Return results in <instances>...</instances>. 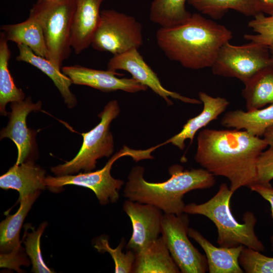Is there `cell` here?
I'll return each instance as SVG.
<instances>
[{
  "mask_svg": "<svg viewBox=\"0 0 273 273\" xmlns=\"http://www.w3.org/2000/svg\"><path fill=\"white\" fill-rule=\"evenodd\" d=\"M154 150L153 147L145 150H135L124 146L100 170L76 175L67 174L56 177L48 175L45 178V184L47 187L54 191L70 185L87 188L94 192L101 204L115 203L119 199V191L124 182L112 176L111 169L114 162L119 158L126 156L132 157L136 161L152 159L151 153Z\"/></svg>",
  "mask_w": 273,
  "mask_h": 273,
  "instance_id": "cell-7",
  "label": "cell"
},
{
  "mask_svg": "<svg viewBox=\"0 0 273 273\" xmlns=\"http://www.w3.org/2000/svg\"><path fill=\"white\" fill-rule=\"evenodd\" d=\"M267 146L245 130L206 128L198 134L194 158L214 176L227 178L235 192L255 184L258 157Z\"/></svg>",
  "mask_w": 273,
  "mask_h": 273,
  "instance_id": "cell-1",
  "label": "cell"
},
{
  "mask_svg": "<svg viewBox=\"0 0 273 273\" xmlns=\"http://www.w3.org/2000/svg\"><path fill=\"white\" fill-rule=\"evenodd\" d=\"M180 270L161 236L135 253L132 272L178 273Z\"/></svg>",
  "mask_w": 273,
  "mask_h": 273,
  "instance_id": "cell-19",
  "label": "cell"
},
{
  "mask_svg": "<svg viewBox=\"0 0 273 273\" xmlns=\"http://www.w3.org/2000/svg\"><path fill=\"white\" fill-rule=\"evenodd\" d=\"M188 236L193 239L204 251L210 273H243L239 258L244 247H217L198 231L189 228Z\"/></svg>",
  "mask_w": 273,
  "mask_h": 273,
  "instance_id": "cell-18",
  "label": "cell"
},
{
  "mask_svg": "<svg viewBox=\"0 0 273 273\" xmlns=\"http://www.w3.org/2000/svg\"><path fill=\"white\" fill-rule=\"evenodd\" d=\"M18 61L25 62L36 67L53 81L64 99L65 104L70 109L77 104L75 96L70 89L73 83L71 80L61 70H58L48 59L36 55L30 48L23 44H17Z\"/></svg>",
  "mask_w": 273,
  "mask_h": 273,
  "instance_id": "cell-21",
  "label": "cell"
},
{
  "mask_svg": "<svg viewBox=\"0 0 273 273\" xmlns=\"http://www.w3.org/2000/svg\"><path fill=\"white\" fill-rule=\"evenodd\" d=\"M188 0H153L150 9V20L160 27L181 24L192 16L186 8Z\"/></svg>",
  "mask_w": 273,
  "mask_h": 273,
  "instance_id": "cell-27",
  "label": "cell"
},
{
  "mask_svg": "<svg viewBox=\"0 0 273 273\" xmlns=\"http://www.w3.org/2000/svg\"><path fill=\"white\" fill-rule=\"evenodd\" d=\"M104 0H76L73 16L70 44L76 54L90 45L101 19V5Z\"/></svg>",
  "mask_w": 273,
  "mask_h": 273,
  "instance_id": "cell-15",
  "label": "cell"
},
{
  "mask_svg": "<svg viewBox=\"0 0 273 273\" xmlns=\"http://www.w3.org/2000/svg\"><path fill=\"white\" fill-rule=\"evenodd\" d=\"M251 191L259 194L270 204L271 217L273 219V188L271 184L264 185L255 184L250 187ZM271 250L273 251V235L270 238Z\"/></svg>",
  "mask_w": 273,
  "mask_h": 273,
  "instance_id": "cell-34",
  "label": "cell"
},
{
  "mask_svg": "<svg viewBox=\"0 0 273 273\" xmlns=\"http://www.w3.org/2000/svg\"><path fill=\"white\" fill-rule=\"evenodd\" d=\"M256 8L259 13L273 14V0H254Z\"/></svg>",
  "mask_w": 273,
  "mask_h": 273,
  "instance_id": "cell-35",
  "label": "cell"
},
{
  "mask_svg": "<svg viewBox=\"0 0 273 273\" xmlns=\"http://www.w3.org/2000/svg\"><path fill=\"white\" fill-rule=\"evenodd\" d=\"M234 193L226 184L222 183L210 200L201 204L191 203L185 205L184 212L202 215L210 219L217 228V242L220 247L243 245L259 252L264 251L265 247L255 232L257 220L254 214L250 211L245 212L243 223L237 221L233 216L230 203Z\"/></svg>",
  "mask_w": 273,
  "mask_h": 273,
  "instance_id": "cell-4",
  "label": "cell"
},
{
  "mask_svg": "<svg viewBox=\"0 0 273 273\" xmlns=\"http://www.w3.org/2000/svg\"><path fill=\"white\" fill-rule=\"evenodd\" d=\"M107 69L116 72L121 70L129 72L133 78L151 88L162 97L168 105L173 104L169 97L187 103H202L200 100L185 97L177 93L166 89L162 85L157 74L145 61L138 49H132L122 54L113 56L107 64Z\"/></svg>",
  "mask_w": 273,
  "mask_h": 273,
  "instance_id": "cell-11",
  "label": "cell"
},
{
  "mask_svg": "<svg viewBox=\"0 0 273 273\" xmlns=\"http://www.w3.org/2000/svg\"><path fill=\"white\" fill-rule=\"evenodd\" d=\"M40 194V191L31 193L20 201L16 213L9 215L0 223V250L7 253L20 246V232L24 220L33 204Z\"/></svg>",
  "mask_w": 273,
  "mask_h": 273,
  "instance_id": "cell-23",
  "label": "cell"
},
{
  "mask_svg": "<svg viewBox=\"0 0 273 273\" xmlns=\"http://www.w3.org/2000/svg\"><path fill=\"white\" fill-rule=\"evenodd\" d=\"M190 220L186 213H164L161 220L162 237L171 257L182 273H204L208 270L207 258L189 240Z\"/></svg>",
  "mask_w": 273,
  "mask_h": 273,
  "instance_id": "cell-10",
  "label": "cell"
},
{
  "mask_svg": "<svg viewBox=\"0 0 273 273\" xmlns=\"http://www.w3.org/2000/svg\"><path fill=\"white\" fill-rule=\"evenodd\" d=\"M199 98L203 104L202 111L198 115L189 119L181 130L163 143L164 145L171 143L180 150H184L185 141L190 139L192 143L196 132L216 119L230 105L225 98L213 97L203 92L199 93Z\"/></svg>",
  "mask_w": 273,
  "mask_h": 273,
  "instance_id": "cell-17",
  "label": "cell"
},
{
  "mask_svg": "<svg viewBox=\"0 0 273 273\" xmlns=\"http://www.w3.org/2000/svg\"><path fill=\"white\" fill-rule=\"evenodd\" d=\"M188 3L201 14L215 20L221 19L229 10L246 16L254 17L260 13L254 0H188Z\"/></svg>",
  "mask_w": 273,
  "mask_h": 273,
  "instance_id": "cell-26",
  "label": "cell"
},
{
  "mask_svg": "<svg viewBox=\"0 0 273 273\" xmlns=\"http://www.w3.org/2000/svg\"><path fill=\"white\" fill-rule=\"evenodd\" d=\"M239 264L247 273H273V257L243 247L239 258Z\"/></svg>",
  "mask_w": 273,
  "mask_h": 273,
  "instance_id": "cell-31",
  "label": "cell"
},
{
  "mask_svg": "<svg viewBox=\"0 0 273 273\" xmlns=\"http://www.w3.org/2000/svg\"><path fill=\"white\" fill-rule=\"evenodd\" d=\"M100 14L91 44L95 50L115 56L142 46V25L134 17L112 9L101 11Z\"/></svg>",
  "mask_w": 273,
  "mask_h": 273,
  "instance_id": "cell-8",
  "label": "cell"
},
{
  "mask_svg": "<svg viewBox=\"0 0 273 273\" xmlns=\"http://www.w3.org/2000/svg\"><path fill=\"white\" fill-rule=\"evenodd\" d=\"M48 1H51V0H48Z\"/></svg>",
  "mask_w": 273,
  "mask_h": 273,
  "instance_id": "cell-38",
  "label": "cell"
},
{
  "mask_svg": "<svg viewBox=\"0 0 273 273\" xmlns=\"http://www.w3.org/2000/svg\"><path fill=\"white\" fill-rule=\"evenodd\" d=\"M120 113L116 100L109 101L98 115L100 122L90 131L82 133L83 142L77 155L70 161L51 167L57 176L74 174L82 170L92 171L96 167L97 160L110 157L114 151V141L110 125Z\"/></svg>",
  "mask_w": 273,
  "mask_h": 273,
  "instance_id": "cell-6",
  "label": "cell"
},
{
  "mask_svg": "<svg viewBox=\"0 0 273 273\" xmlns=\"http://www.w3.org/2000/svg\"><path fill=\"white\" fill-rule=\"evenodd\" d=\"M232 37L225 26L199 13L181 24L160 27L156 33L158 46L169 60L194 70L211 68L221 47Z\"/></svg>",
  "mask_w": 273,
  "mask_h": 273,
  "instance_id": "cell-2",
  "label": "cell"
},
{
  "mask_svg": "<svg viewBox=\"0 0 273 273\" xmlns=\"http://www.w3.org/2000/svg\"><path fill=\"white\" fill-rule=\"evenodd\" d=\"M41 105L40 101L33 103L30 97L12 102L10 105L9 121L7 126L1 130L0 138H9L16 146L18 155L16 165L30 160V156L34 151L36 132L27 127L26 118L31 112L40 110Z\"/></svg>",
  "mask_w": 273,
  "mask_h": 273,
  "instance_id": "cell-12",
  "label": "cell"
},
{
  "mask_svg": "<svg viewBox=\"0 0 273 273\" xmlns=\"http://www.w3.org/2000/svg\"><path fill=\"white\" fill-rule=\"evenodd\" d=\"M273 179V149L269 147L260 154L257 163L255 184L267 185ZM254 185V184H253Z\"/></svg>",
  "mask_w": 273,
  "mask_h": 273,
  "instance_id": "cell-32",
  "label": "cell"
},
{
  "mask_svg": "<svg viewBox=\"0 0 273 273\" xmlns=\"http://www.w3.org/2000/svg\"><path fill=\"white\" fill-rule=\"evenodd\" d=\"M144 171L140 166L131 169L124 196L132 201L155 206L167 214H182L185 194L194 190L211 188L215 183V176L203 168L189 170L178 164L172 165L168 169L170 177L160 183L146 181Z\"/></svg>",
  "mask_w": 273,
  "mask_h": 273,
  "instance_id": "cell-3",
  "label": "cell"
},
{
  "mask_svg": "<svg viewBox=\"0 0 273 273\" xmlns=\"http://www.w3.org/2000/svg\"><path fill=\"white\" fill-rule=\"evenodd\" d=\"M47 223L40 224L37 230L26 235L24 241L25 251L29 257L32 264V271L35 273L54 272L44 262L40 251V241Z\"/></svg>",
  "mask_w": 273,
  "mask_h": 273,
  "instance_id": "cell-29",
  "label": "cell"
},
{
  "mask_svg": "<svg viewBox=\"0 0 273 273\" xmlns=\"http://www.w3.org/2000/svg\"><path fill=\"white\" fill-rule=\"evenodd\" d=\"M221 124L226 127L245 130L257 136L263 135L267 129L273 126V104L250 111H229L223 116Z\"/></svg>",
  "mask_w": 273,
  "mask_h": 273,
  "instance_id": "cell-20",
  "label": "cell"
},
{
  "mask_svg": "<svg viewBox=\"0 0 273 273\" xmlns=\"http://www.w3.org/2000/svg\"><path fill=\"white\" fill-rule=\"evenodd\" d=\"M249 21L248 25L256 33L246 34L244 39L269 47L273 45V14L265 16L262 13L255 15Z\"/></svg>",
  "mask_w": 273,
  "mask_h": 273,
  "instance_id": "cell-30",
  "label": "cell"
},
{
  "mask_svg": "<svg viewBox=\"0 0 273 273\" xmlns=\"http://www.w3.org/2000/svg\"><path fill=\"white\" fill-rule=\"evenodd\" d=\"M76 0H38L29 16L40 24L49 60L59 70L71 52V28Z\"/></svg>",
  "mask_w": 273,
  "mask_h": 273,
  "instance_id": "cell-5",
  "label": "cell"
},
{
  "mask_svg": "<svg viewBox=\"0 0 273 273\" xmlns=\"http://www.w3.org/2000/svg\"><path fill=\"white\" fill-rule=\"evenodd\" d=\"M61 70L73 84L86 85L103 92L120 90L134 93L145 91L148 88L132 77L118 78L117 76L123 74L108 69L101 70L74 65L64 66Z\"/></svg>",
  "mask_w": 273,
  "mask_h": 273,
  "instance_id": "cell-14",
  "label": "cell"
},
{
  "mask_svg": "<svg viewBox=\"0 0 273 273\" xmlns=\"http://www.w3.org/2000/svg\"><path fill=\"white\" fill-rule=\"evenodd\" d=\"M8 40L5 33L0 35V113L6 116L8 113L6 107L9 102L24 100L25 94L18 88L10 72L8 65L11 57V51L8 44Z\"/></svg>",
  "mask_w": 273,
  "mask_h": 273,
  "instance_id": "cell-25",
  "label": "cell"
},
{
  "mask_svg": "<svg viewBox=\"0 0 273 273\" xmlns=\"http://www.w3.org/2000/svg\"><path fill=\"white\" fill-rule=\"evenodd\" d=\"M123 209L132 225V233L126 248L136 253L159 238L162 211L152 205L128 199L124 202Z\"/></svg>",
  "mask_w": 273,
  "mask_h": 273,
  "instance_id": "cell-13",
  "label": "cell"
},
{
  "mask_svg": "<svg viewBox=\"0 0 273 273\" xmlns=\"http://www.w3.org/2000/svg\"><path fill=\"white\" fill-rule=\"evenodd\" d=\"M269 50L273 65V45L269 47Z\"/></svg>",
  "mask_w": 273,
  "mask_h": 273,
  "instance_id": "cell-37",
  "label": "cell"
},
{
  "mask_svg": "<svg viewBox=\"0 0 273 273\" xmlns=\"http://www.w3.org/2000/svg\"><path fill=\"white\" fill-rule=\"evenodd\" d=\"M244 84L242 95L247 111L273 104V66L260 70Z\"/></svg>",
  "mask_w": 273,
  "mask_h": 273,
  "instance_id": "cell-24",
  "label": "cell"
},
{
  "mask_svg": "<svg viewBox=\"0 0 273 273\" xmlns=\"http://www.w3.org/2000/svg\"><path fill=\"white\" fill-rule=\"evenodd\" d=\"M7 40L23 44L36 55L49 60V55L42 28L34 18L29 16L25 21L1 26Z\"/></svg>",
  "mask_w": 273,
  "mask_h": 273,
  "instance_id": "cell-22",
  "label": "cell"
},
{
  "mask_svg": "<svg viewBox=\"0 0 273 273\" xmlns=\"http://www.w3.org/2000/svg\"><path fill=\"white\" fill-rule=\"evenodd\" d=\"M46 171L32 160L14 164L0 177L1 188L13 189L19 194L18 202L24 197L46 189Z\"/></svg>",
  "mask_w": 273,
  "mask_h": 273,
  "instance_id": "cell-16",
  "label": "cell"
},
{
  "mask_svg": "<svg viewBox=\"0 0 273 273\" xmlns=\"http://www.w3.org/2000/svg\"><path fill=\"white\" fill-rule=\"evenodd\" d=\"M124 239L122 240L115 248L110 247L107 238L100 237L96 241L94 247L98 252H108L112 256L115 264V272H132L135 253L131 250L125 253L122 252L125 245Z\"/></svg>",
  "mask_w": 273,
  "mask_h": 273,
  "instance_id": "cell-28",
  "label": "cell"
},
{
  "mask_svg": "<svg viewBox=\"0 0 273 273\" xmlns=\"http://www.w3.org/2000/svg\"><path fill=\"white\" fill-rule=\"evenodd\" d=\"M263 136L268 146L273 149V126L267 129Z\"/></svg>",
  "mask_w": 273,
  "mask_h": 273,
  "instance_id": "cell-36",
  "label": "cell"
},
{
  "mask_svg": "<svg viewBox=\"0 0 273 273\" xmlns=\"http://www.w3.org/2000/svg\"><path fill=\"white\" fill-rule=\"evenodd\" d=\"M273 66L269 48L255 42L236 46L230 41L220 49L211 67L216 75L246 83L260 70Z\"/></svg>",
  "mask_w": 273,
  "mask_h": 273,
  "instance_id": "cell-9",
  "label": "cell"
},
{
  "mask_svg": "<svg viewBox=\"0 0 273 273\" xmlns=\"http://www.w3.org/2000/svg\"><path fill=\"white\" fill-rule=\"evenodd\" d=\"M23 248L21 247L7 253H1L0 255L1 267L13 269L19 272H22L20 265L27 266L29 261L24 254Z\"/></svg>",
  "mask_w": 273,
  "mask_h": 273,
  "instance_id": "cell-33",
  "label": "cell"
}]
</instances>
